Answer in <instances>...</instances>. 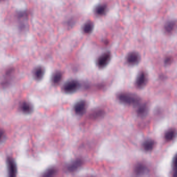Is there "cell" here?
I'll return each mask as SVG.
<instances>
[{"label": "cell", "instance_id": "obj_1", "mask_svg": "<svg viewBox=\"0 0 177 177\" xmlns=\"http://www.w3.org/2000/svg\"><path fill=\"white\" fill-rule=\"evenodd\" d=\"M117 98L122 103L129 106H137L141 101V98L139 96L128 92H122L118 93Z\"/></svg>", "mask_w": 177, "mask_h": 177}, {"label": "cell", "instance_id": "obj_2", "mask_svg": "<svg viewBox=\"0 0 177 177\" xmlns=\"http://www.w3.org/2000/svg\"><path fill=\"white\" fill-rule=\"evenodd\" d=\"M81 86L80 82L77 80H71L64 85L62 89L64 93H73L78 91Z\"/></svg>", "mask_w": 177, "mask_h": 177}, {"label": "cell", "instance_id": "obj_3", "mask_svg": "<svg viewBox=\"0 0 177 177\" xmlns=\"http://www.w3.org/2000/svg\"><path fill=\"white\" fill-rule=\"evenodd\" d=\"M111 59V54L107 51L100 56L97 60V65L100 69H103L108 64Z\"/></svg>", "mask_w": 177, "mask_h": 177}, {"label": "cell", "instance_id": "obj_4", "mask_svg": "<svg viewBox=\"0 0 177 177\" xmlns=\"http://www.w3.org/2000/svg\"><path fill=\"white\" fill-rule=\"evenodd\" d=\"M83 163V160L81 158H78L71 162L67 166L66 169L70 173H74L82 167Z\"/></svg>", "mask_w": 177, "mask_h": 177}, {"label": "cell", "instance_id": "obj_5", "mask_svg": "<svg viewBox=\"0 0 177 177\" xmlns=\"http://www.w3.org/2000/svg\"><path fill=\"white\" fill-rule=\"evenodd\" d=\"M140 57L139 54L136 52L132 51L127 55L126 61L128 64L131 66H135L139 62Z\"/></svg>", "mask_w": 177, "mask_h": 177}, {"label": "cell", "instance_id": "obj_6", "mask_svg": "<svg viewBox=\"0 0 177 177\" xmlns=\"http://www.w3.org/2000/svg\"><path fill=\"white\" fill-rule=\"evenodd\" d=\"M87 102L85 100H80L73 107L74 112L78 115H82L86 110Z\"/></svg>", "mask_w": 177, "mask_h": 177}, {"label": "cell", "instance_id": "obj_7", "mask_svg": "<svg viewBox=\"0 0 177 177\" xmlns=\"http://www.w3.org/2000/svg\"><path fill=\"white\" fill-rule=\"evenodd\" d=\"M7 164L9 176L11 177H15L17 173V166L15 162L12 158L9 157L7 159Z\"/></svg>", "mask_w": 177, "mask_h": 177}, {"label": "cell", "instance_id": "obj_8", "mask_svg": "<svg viewBox=\"0 0 177 177\" xmlns=\"http://www.w3.org/2000/svg\"><path fill=\"white\" fill-rule=\"evenodd\" d=\"M147 82V76L144 72H141L138 76L136 81V85L138 88H142Z\"/></svg>", "mask_w": 177, "mask_h": 177}, {"label": "cell", "instance_id": "obj_9", "mask_svg": "<svg viewBox=\"0 0 177 177\" xmlns=\"http://www.w3.org/2000/svg\"><path fill=\"white\" fill-rule=\"evenodd\" d=\"M148 168L147 166L141 163H139L136 165L134 168V173L137 176H142L148 172Z\"/></svg>", "mask_w": 177, "mask_h": 177}, {"label": "cell", "instance_id": "obj_10", "mask_svg": "<svg viewBox=\"0 0 177 177\" xmlns=\"http://www.w3.org/2000/svg\"><path fill=\"white\" fill-rule=\"evenodd\" d=\"M155 146V142L153 139H147L142 144V147L146 152H150L153 150Z\"/></svg>", "mask_w": 177, "mask_h": 177}, {"label": "cell", "instance_id": "obj_11", "mask_svg": "<svg viewBox=\"0 0 177 177\" xmlns=\"http://www.w3.org/2000/svg\"><path fill=\"white\" fill-rule=\"evenodd\" d=\"M176 27V22L173 20L166 22L164 26V31L167 34H171L175 30Z\"/></svg>", "mask_w": 177, "mask_h": 177}, {"label": "cell", "instance_id": "obj_12", "mask_svg": "<svg viewBox=\"0 0 177 177\" xmlns=\"http://www.w3.org/2000/svg\"><path fill=\"white\" fill-rule=\"evenodd\" d=\"M19 108L20 111L26 114H29L33 111V106L30 103L27 101L22 102L20 104Z\"/></svg>", "mask_w": 177, "mask_h": 177}, {"label": "cell", "instance_id": "obj_13", "mask_svg": "<svg viewBox=\"0 0 177 177\" xmlns=\"http://www.w3.org/2000/svg\"><path fill=\"white\" fill-rule=\"evenodd\" d=\"M104 110L100 108H97L91 111V112L89 114V116L92 119L97 120L101 118L104 115Z\"/></svg>", "mask_w": 177, "mask_h": 177}, {"label": "cell", "instance_id": "obj_14", "mask_svg": "<svg viewBox=\"0 0 177 177\" xmlns=\"http://www.w3.org/2000/svg\"><path fill=\"white\" fill-rule=\"evenodd\" d=\"M44 68L42 66H38L33 71L34 77L37 80H41L44 75Z\"/></svg>", "mask_w": 177, "mask_h": 177}, {"label": "cell", "instance_id": "obj_15", "mask_svg": "<svg viewBox=\"0 0 177 177\" xmlns=\"http://www.w3.org/2000/svg\"><path fill=\"white\" fill-rule=\"evenodd\" d=\"M107 11V7L106 5H98L94 9V12L96 15L98 16H102L106 14Z\"/></svg>", "mask_w": 177, "mask_h": 177}, {"label": "cell", "instance_id": "obj_16", "mask_svg": "<svg viewBox=\"0 0 177 177\" xmlns=\"http://www.w3.org/2000/svg\"><path fill=\"white\" fill-rule=\"evenodd\" d=\"M148 112V106L146 103L141 104L138 107L137 110V115L140 117H143L147 114Z\"/></svg>", "mask_w": 177, "mask_h": 177}, {"label": "cell", "instance_id": "obj_17", "mask_svg": "<svg viewBox=\"0 0 177 177\" xmlns=\"http://www.w3.org/2000/svg\"><path fill=\"white\" fill-rule=\"evenodd\" d=\"M93 28H94V24L93 22L91 21H88L84 24L83 27L82 28V30L85 34H88L91 33L92 31H93Z\"/></svg>", "mask_w": 177, "mask_h": 177}, {"label": "cell", "instance_id": "obj_18", "mask_svg": "<svg viewBox=\"0 0 177 177\" xmlns=\"http://www.w3.org/2000/svg\"><path fill=\"white\" fill-rule=\"evenodd\" d=\"M176 135V132L175 129H170L165 133L164 135V138L167 141H171L175 139Z\"/></svg>", "mask_w": 177, "mask_h": 177}, {"label": "cell", "instance_id": "obj_19", "mask_svg": "<svg viewBox=\"0 0 177 177\" xmlns=\"http://www.w3.org/2000/svg\"><path fill=\"white\" fill-rule=\"evenodd\" d=\"M63 78L62 73L60 71H57L54 74L51 78V81L55 85L59 84Z\"/></svg>", "mask_w": 177, "mask_h": 177}, {"label": "cell", "instance_id": "obj_20", "mask_svg": "<svg viewBox=\"0 0 177 177\" xmlns=\"http://www.w3.org/2000/svg\"><path fill=\"white\" fill-rule=\"evenodd\" d=\"M57 170L56 168L55 167H51V168H49V169H47L43 175V176L44 177H52L54 176V175H55L57 173Z\"/></svg>", "mask_w": 177, "mask_h": 177}, {"label": "cell", "instance_id": "obj_21", "mask_svg": "<svg viewBox=\"0 0 177 177\" xmlns=\"http://www.w3.org/2000/svg\"><path fill=\"white\" fill-rule=\"evenodd\" d=\"M171 62H172V58L170 56H168L165 58V59L164 60V64L166 65H169V64H171Z\"/></svg>", "mask_w": 177, "mask_h": 177}, {"label": "cell", "instance_id": "obj_22", "mask_svg": "<svg viewBox=\"0 0 177 177\" xmlns=\"http://www.w3.org/2000/svg\"><path fill=\"white\" fill-rule=\"evenodd\" d=\"M5 137V133L4 130L0 128V142L2 141Z\"/></svg>", "mask_w": 177, "mask_h": 177}, {"label": "cell", "instance_id": "obj_23", "mask_svg": "<svg viewBox=\"0 0 177 177\" xmlns=\"http://www.w3.org/2000/svg\"><path fill=\"white\" fill-rule=\"evenodd\" d=\"M176 164H177V156H175L174 158H173V166L174 169H175V168H176Z\"/></svg>", "mask_w": 177, "mask_h": 177}, {"label": "cell", "instance_id": "obj_24", "mask_svg": "<svg viewBox=\"0 0 177 177\" xmlns=\"http://www.w3.org/2000/svg\"><path fill=\"white\" fill-rule=\"evenodd\" d=\"M0 1H2V0H0Z\"/></svg>", "mask_w": 177, "mask_h": 177}]
</instances>
